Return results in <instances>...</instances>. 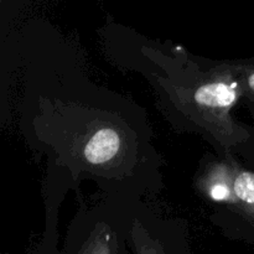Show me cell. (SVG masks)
Masks as SVG:
<instances>
[{"label": "cell", "mask_w": 254, "mask_h": 254, "mask_svg": "<svg viewBox=\"0 0 254 254\" xmlns=\"http://www.w3.org/2000/svg\"><path fill=\"white\" fill-rule=\"evenodd\" d=\"M22 128L30 143L108 196L141 197L159 186V154L140 109L97 86L72 64H31Z\"/></svg>", "instance_id": "cell-1"}, {"label": "cell", "mask_w": 254, "mask_h": 254, "mask_svg": "<svg viewBox=\"0 0 254 254\" xmlns=\"http://www.w3.org/2000/svg\"><path fill=\"white\" fill-rule=\"evenodd\" d=\"M129 66L154 88L159 107L178 131L197 134L216 153L233 151L250 131L235 118L243 88L235 61H211L175 47L144 41Z\"/></svg>", "instance_id": "cell-2"}, {"label": "cell", "mask_w": 254, "mask_h": 254, "mask_svg": "<svg viewBox=\"0 0 254 254\" xmlns=\"http://www.w3.org/2000/svg\"><path fill=\"white\" fill-rule=\"evenodd\" d=\"M198 196L222 220L254 228V170L233 151L208 154L195 175Z\"/></svg>", "instance_id": "cell-3"}, {"label": "cell", "mask_w": 254, "mask_h": 254, "mask_svg": "<svg viewBox=\"0 0 254 254\" xmlns=\"http://www.w3.org/2000/svg\"><path fill=\"white\" fill-rule=\"evenodd\" d=\"M243 88V102L254 108V60H235Z\"/></svg>", "instance_id": "cell-4"}, {"label": "cell", "mask_w": 254, "mask_h": 254, "mask_svg": "<svg viewBox=\"0 0 254 254\" xmlns=\"http://www.w3.org/2000/svg\"><path fill=\"white\" fill-rule=\"evenodd\" d=\"M138 248H139V250H140V253H141V254H145V252H144V251H143V250H141V248H140V247H138Z\"/></svg>", "instance_id": "cell-5"}]
</instances>
